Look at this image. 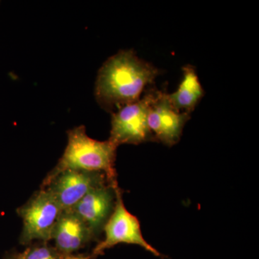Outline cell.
<instances>
[{"instance_id": "1", "label": "cell", "mask_w": 259, "mask_h": 259, "mask_svg": "<svg viewBox=\"0 0 259 259\" xmlns=\"http://www.w3.org/2000/svg\"><path fill=\"white\" fill-rule=\"evenodd\" d=\"M158 74V70L140 59L133 51H121L112 56L99 71L95 97L109 112L137 101Z\"/></svg>"}, {"instance_id": "2", "label": "cell", "mask_w": 259, "mask_h": 259, "mask_svg": "<svg viewBox=\"0 0 259 259\" xmlns=\"http://www.w3.org/2000/svg\"><path fill=\"white\" fill-rule=\"evenodd\" d=\"M68 144L55 168L47 177L56 176L65 170L102 172L110 185L117 187L115 161L117 146L111 141L91 139L83 125L68 131Z\"/></svg>"}, {"instance_id": "3", "label": "cell", "mask_w": 259, "mask_h": 259, "mask_svg": "<svg viewBox=\"0 0 259 259\" xmlns=\"http://www.w3.org/2000/svg\"><path fill=\"white\" fill-rule=\"evenodd\" d=\"M63 209L57 201L45 189H40L28 202L17 209L23 219V227L20 242L28 244L34 240L47 243Z\"/></svg>"}, {"instance_id": "4", "label": "cell", "mask_w": 259, "mask_h": 259, "mask_svg": "<svg viewBox=\"0 0 259 259\" xmlns=\"http://www.w3.org/2000/svg\"><path fill=\"white\" fill-rule=\"evenodd\" d=\"M157 93H148L137 101L124 105L112 113L109 141L118 147L122 144L137 145L153 140L148 124V112Z\"/></svg>"}, {"instance_id": "5", "label": "cell", "mask_w": 259, "mask_h": 259, "mask_svg": "<svg viewBox=\"0 0 259 259\" xmlns=\"http://www.w3.org/2000/svg\"><path fill=\"white\" fill-rule=\"evenodd\" d=\"M103 231L105 239L95 247L93 255L102 254L105 250L119 243H127L139 245L156 256H161V253L143 236L139 221L126 209L118 187L116 189L115 207Z\"/></svg>"}, {"instance_id": "6", "label": "cell", "mask_w": 259, "mask_h": 259, "mask_svg": "<svg viewBox=\"0 0 259 259\" xmlns=\"http://www.w3.org/2000/svg\"><path fill=\"white\" fill-rule=\"evenodd\" d=\"M107 184L106 175L102 172L68 169L56 176L47 177L41 188L55 198L63 211H69L90 191Z\"/></svg>"}, {"instance_id": "7", "label": "cell", "mask_w": 259, "mask_h": 259, "mask_svg": "<svg viewBox=\"0 0 259 259\" xmlns=\"http://www.w3.org/2000/svg\"><path fill=\"white\" fill-rule=\"evenodd\" d=\"M190 113L176 110L167 94L158 92L148 112V124L153 139L172 146L179 142Z\"/></svg>"}, {"instance_id": "8", "label": "cell", "mask_w": 259, "mask_h": 259, "mask_svg": "<svg viewBox=\"0 0 259 259\" xmlns=\"http://www.w3.org/2000/svg\"><path fill=\"white\" fill-rule=\"evenodd\" d=\"M117 187L102 185L90 191L71 209L88 227L93 238H97L115 207Z\"/></svg>"}, {"instance_id": "9", "label": "cell", "mask_w": 259, "mask_h": 259, "mask_svg": "<svg viewBox=\"0 0 259 259\" xmlns=\"http://www.w3.org/2000/svg\"><path fill=\"white\" fill-rule=\"evenodd\" d=\"M94 238L88 227L72 211H63L52 233L56 249L64 256L83 248Z\"/></svg>"}, {"instance_id": "10", "label": "cell", "mask_w": 259, "mask_h": 259, "mask_svg": "<svg viewBox=\"0 0 259 259\" xmlns=\"http://www.w3.org/2000/svg\"><path fill=\"white\" fill-rule=\"evenodd\" d=\"M172 106L180 112L190 113L204 96V90L195 70L191 66L183 68V78L175 93L167 95Z\"/></svg>"}, {"instance_id": "11", "label": "cell", "mask_w": 259, "mask_h": 259, "mask_svg": "<svg viewBox=\"0 0 259 259\" xmlns=\"http://www.w3.org/2000/svg\"><path fill=\"white\" fill-rule=\"evenodd\" d=\"M65 257L56 248L49 246L45 243L40 246L28 248L19 254L16 259H64Z\"/></svg>"}, {"instance_id": "12", "label": "cell", "mask_w": 259, "mask_h": 259, "mask_svg": "<svg viewBox=\"0 0 259 259\" xmlns=\"http://www.w3.org/2000/svg\"><path fill=\"white\" fill-rule=\"evenodd\" d=\"M64 259H90V258L89 257L74 256V255H70L65 257Z\"/></svg>"}]
</instances>
